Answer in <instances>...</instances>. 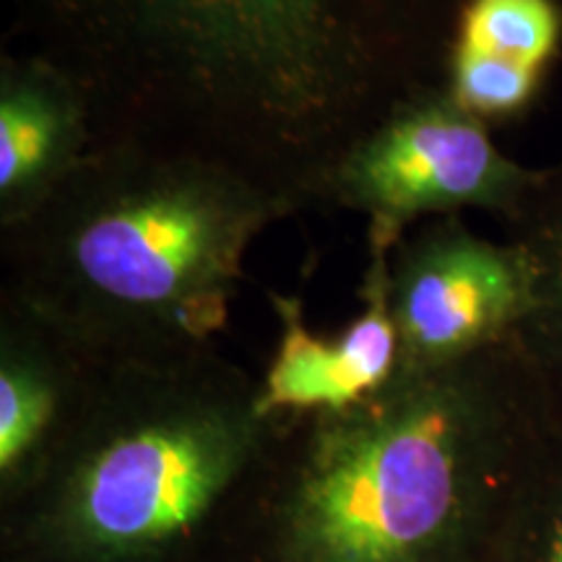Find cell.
Wrapping results in <instances>:
<instances>
[{
    "label": "cell",
    "instance_id": "obj_6",
    "mask_svg": "<svg viewBox=\"0 0 562 562\" xmlns=\"http://www.w3.org/2000/svg\"><path fill=\"white\" fill-rule=\"evenodd\" d=\"M389 305L402 368L459 362L516 336L531 269L510 237L495 243L461 216H438L391 252Z\"/></svg>",
    "mask_w": 562,
    "mask_h": 562
},
{
    "label": "cell",
    "instance_id": "obj_7",
    "mask_svg": "<svg viewBox=\"0 0 562 562\" xmlns=\"http://www.w3.org/2000/svg\"><path fill=\"white\" fill-rule=\"evenodd\" d=\"M391 252L368 250L362 311L336 339L313 334L300 297L269 292L279 341L261 381V406L273 419L336 412L375 393L398 368V334L389 305Z\"/></svg>",
    "mask_w": 562,
    "mask_h": 562
},
{
    "label": "cell",
    "instance_id": "obj_11",
    "mask_svg": "<svg viewBox=\"0 0 562 562\" xmlns=\"http://www.w3.org/2000/svg\"><path fill=\"white\" fill-rule=\"evenodd\" d=\"M456 45L547 70L562 42L554 0H463Z\"/></svg>",
    "mask_w": 562,
    "mask_h": 562
},
{
    "label": "cell",
    "instance_id": "obj_4",
    "mask_svg": "<svg viewBox=\"0 0 562 562\" xmlns=\"http://www.w3.org/2000/svg\"><path fill=\"white\" fill-rule=\"evenodd\" d=\"M273 427L216 347L100 362L60 451L0 505V562H211Z\"/></svg>",
    "mask_w": 562,
    "mask_h": 562
},
{
    "label": "cell",
    "instance_id": "obj_3",
    "mask_svg": "<svg viewBox=\"0 0 562 562\" xmlns=\"http://www.w3.org/2000/svg\"><path fill=\"white\" fill-rule=\"evenodd\" d=\"M300 211L220 161L97 140L32 220L0 232V297L100 362L216 347L250 248Z\"/></svg>",
    "mask_w": 562,
    "mask_h": 562
},
{
    "label": "cell",
    "instance_id": "obj_10",
    "mask_svg": "<svg viewBox=\"0 0 562 562\" xmlns=\"http://www.w3.org/2000/svg\"><path fill=\"white\" fill-rule=\"evenodd\" d=\"M508 227L531 269V305L516 341L562 427V165L547 170L542 188Z\"/></svg>",
    "mask_w": 562,
    "mask_h": 562
},
{
    "label": "cell",
    "instance_id": "obj_5",
    "mask_svg": "<svg viewBox=\"0 0 562 562\" xmlns=\"http://www.w3.org/2000/svg\"><path fill=\"white\" fill-rule=\"evenodd\" d=\"M547 170L510 159L490 125L432 83L398 102L307 188V209L368 220V250L393 252L417 222L484 211L516 222Z\"/></svg>",
    "mask_w": 562,
    "mask_h": 562
},
{
    "label": "cell",
    "instance_id": "obj_1",
    "mask_svg": "<svg viewBox=\"0 0 562 562\" xmlns=\"http://www.w3.org/2000/svg\"><path fill=\"white\" fill-rule=\"evenodd\" d=\"M463 0H16V47L87 89L100 140L235 167L297 195L446 79Z\"/></svg>",
    "mask_w": 562,
    "mask_h": 562
},
{
    "label": "cell",
    "instance_id": "obj_9",
    "mask_svg": "<svg viewBox=\"0 0 562 562\" xmlns=\"http://www.w3.org/2000/svg\"><path fill=\"white\" fill-rule=\"evenodd\" d=\"M100 360L0 297V505L40 480L76 425Z\"/></svg>",
    "mask_w": 562,
    "mask_h": 562
},
{
    "label": "cell",
    "instance_id": "obj_2",
    "mask_svg": "<svg viewBox=\"0 0 562 562\" xmlns=\"http://www.w3.org/2000/svg\"><path fill=\"white\" fill-rule=\"evenodd\" d=\"M554 430L516 336L398 364L362 402L277 419L211 562H497Z\"/></svg>",
    "mask_w": 562,
    "mask_h": 562
},
{
    "label": "cell",
    "instance_id": "obj_12",
    "mask_svg": "<svg viewBox=\"0 0 562 562\" xmlns=\"http://www.w3.org/2000/svg\"><path fill=\"white\" fill-rule=\"evenodd\" d=\"M497 562H562V427L513 501Z\"/></svg>",
    "mask_w": 562,
    "mask_h": 562
},
{
    "label": "cell",
    "instance_id": "obj_13",
    "mask_svg": "<svg viewBox=\"0 0 562 562\" xmlns=\"http://www.w3.org/2000/svg\"><path fill=\"white\" fill-rule=\"evenodd\" d=\"M542 79L544 70L451 42L442 83L463 110L492 125L526 112Z\"/></svg>",
    "mask_w": 562,
    "mask_h": 562
},
{
    "label": "cell",
    "instance_id": "obj_8",
    "mask_svg": "<svg viewBox=\"0 0 562 562\" xmlns=\"http://www.w3.org/2000/svg\"><path fill=\"white\" fill-rule=\"evenodd\" d=\"M100 140L87 89L47 55H0V232L32 220Z\"/></svg>",
    "mask_w": 562,
    "mask_h": 562
}]
</instances>
